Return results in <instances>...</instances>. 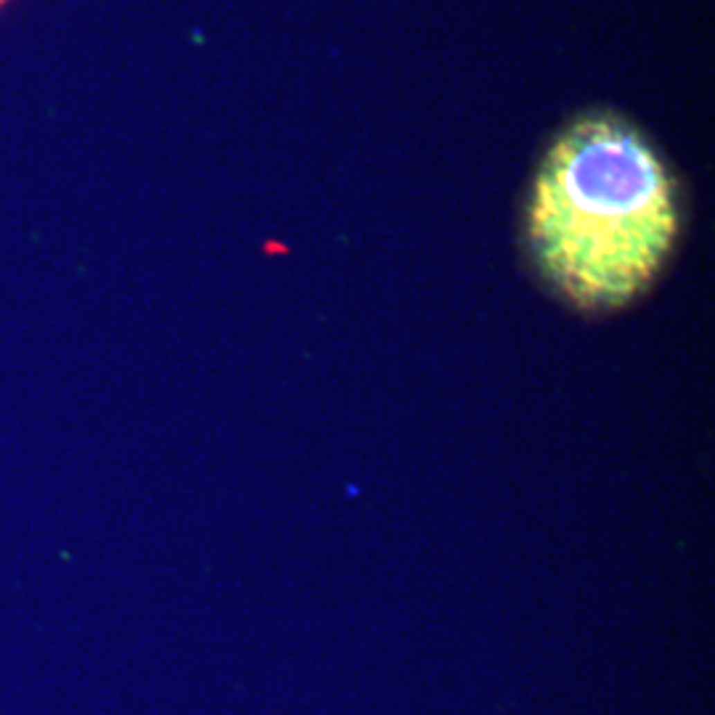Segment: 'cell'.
Returning a JSON list of instances; mask_svg holds the SVG:
<instances>
[{
  "label": "cell",
  "instance_id": "7a4b0ae2",
  "mask_svg": "<svg viewBox=\"0 0 715 715\" xmlns=\"http://www.w3.org/2000/svg\"><path fill=\"white\" fill-rule=\"evenodd\" d=\"M0 3H3V0H0Z\"/></svg>",
  "mask_w": 715,
  "mask_h": 715
},
{
  "label": "cell",
  "instance_id": "6da1fadb",
  "mask_svg": "<svg viewBox=\"0 0 715 715\" xmlns=\"http://www.w3.org/2000/svg\"><path fill=\"white\" fill-rule=\"evenodd\" d=\"M665 162L628 120L591 114L548 149L527 204L541 275L583 310H617L652 284L678 236Z\"/></svg>",
  "mask_w": 715,
  "mask_h": 715
}]
</instances>
